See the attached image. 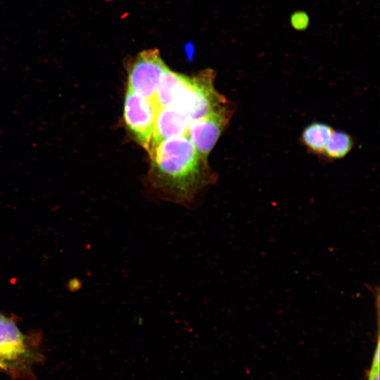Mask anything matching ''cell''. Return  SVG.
Instances as JSON below:
<instances>
[{"mask_svg": "<svg viewBox=\"0 0 380 380\" xmlns=\"http://www.w3.org/2000/svg\"><path fill=\"white\" fill-rule=\"evenodd\" d=\"M377 345L372 365L369 372L367 380H379V352Z\"/></svg>", "mask_w": 380, "mask_h": 380, "instance_id": "7c38bea8", "label": "cell"}, {"mask_svg": "<svg viewBox=\"0 0 380 380\" xmlns=\"http://www.w3.org/2000/svg\"><path fill=\"white\" fill-rule=\"evenodd\" d=\"M215 73L204 70L194 77L185 76L170 106L184 112L190 120L205 116L228 103L214 88Z\"/></svg>", "mask_w": 380, "mask_h": 380, "instance_id": "7a4b0ae2", "label": "cell"}, {"mask_svg": "<svg viewBox=\"0 0 380 380\" xmlns=\"http://www.w3.org/2000/svg\"></svg>", "mask_w": 380, "mask_h": 380, "instance_id": "4fadbf2b", "label": "cell"}, {"mask_svg": "<svg viewBox=\"0 0 380 380\" xmlns=\"http://www.w3.org/2000/svg\"><path fill=\"white\" fill-rule=\"evenodd\" d=\"M167 68L157 49L141 51L127 70V88L155 102L160 76Z\"/></svg>", "mask_w": 380, "mask_h": 380, "instance_id": "5b68a950", "label": "cell"}, {"mask_svg": "<svg viewBox=\"0 0 380 380\" xmlns=\"http://www.w3.org/2000/svg\"><path fill=\"white\" fill-rule=\"evenodd\" d=\"M36 359L15 324L0 315V369L17 376L30 372Z\"/></svg>", "mask_w": 380, "mask_h": 380, "instance_id": "3957f363", "label": "cell"}, {"mask_svg": "<svg viewBox=\"0 0 380 380\" xmlns=\"http://www.w3.org/2000/svg\"><path fill=\"white\" fill-rule=\"evenodd\" d=\"M353 146L351 135L343 131L334 130L322 156L328 160L341 159L350 153Z\"/></svg>", "mask_w": 380, "mask_h": 380, "instance_id": "30bf717a", "label": "cell"}, {"mask_svg": "<svg viewBox=\"0 0 380 380\" xmlns=\"http://www.w3.org/2000/svg\"><path fill=\"white\" fill-rule=\"evenodd\" d=\"M190 121L189 117L185 112L174 106L158 109L155 120L151 149L164 140L186 135Z\"/></svg>", "mask_w": 380, "mask_h": 380, "instance_id": "52a82bcc", "label": "cell"}, {"mask_svg": "<svg viewBox=\"0 0 380 380\" xmlns=\"http://www.w3.org/2000/svg\"><path fill=\"white\" fill-rule=\"evenodd\" d=\"M334 131L328 124L314 122L303 129L300 141L308 152L322 156Z\"/></svg>", "mask_w": 380, "mask_h": 380, "instance_id": "ba28073f", "label": "cell"}, {"mask_svg": "<svg viewBox=\"0 0 380 380\" xmlns=\"http://www.w3.org/2000/svg\"><path fill=\"white\" fill-rule=\"evenodd\" d=\"M232 113V108L227 103L205 116L190 121L186 136L202 158L206 159L229 124Z\"/></svg>", "mask_w": 380, "mask_h": 380, "instance_id": "8992f818", "label": "cell"}, {"mask_svg": "<svg viewBox=\"0 0 380 380\" xmlns=\"http://www.w3.org/2000/svg\"><path fill=\"white\" fill-rule=\"evenodd\" d=\"M156 103L127 88L124 103V120L137 142L149 153L158 112Z\"/></svg>", "mask_w": 380, "mask_h": 380, "instance_id": "277c9868", "label": "cell"}, {"mask_svg": "<svg viewBox=\"0 0 380 380\" xmlns=\"http://www.w3.org/2000/svg\"><path fill=\"white\" fill-rule=\"evenodd\" d=\"M149 156L155 184L170 201L189 205L208 181L205 159L186 135L163 141Z\"/></svg>", "mask_w": 380, "mask_h": 380, "instance_id": "6da1fadb", "label": "cell"}, {"mask_svg": "<svg viewBox=\"0 0 380 380\" xmlns=\"http://www.w3.org/2000/svg\"><path fill=\"white\" fill-rule=\"evenodd\" d=\"M310 19L308 15L305 11H297L290 17V24L296 30H305L308 27Z\"/></svg>", "mask_w": 380, "mask_h": 380, "instance_id": "8fae6325", "label": "cell"}, {"mask_svg": "<svg viewBox=\"0 0 380 380\" xmlns=\"http://www.w3.org/2000/svg\"><path fill=\"white\" fill-rule=\"evenodd\" d=\"M184 77V75L175 72L167 66L160 76L155 99L158 109L172 104Z\"/></svg>", "mask_w": 380, "mask_h": 380, "instance_id": "9c48e42d", "label": "cell"}]
</instances>
